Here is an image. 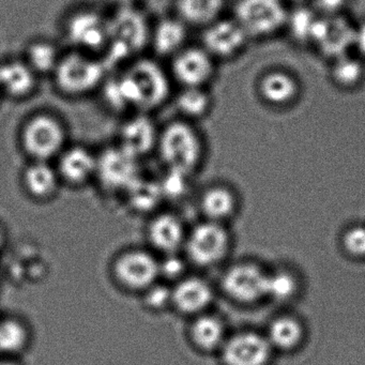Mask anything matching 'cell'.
<instances>
[{
	"mask_svg": "<svg viewBox=\"0 0 365 365\" xmlns=\"http://www.w3.org/2000/svg\"><path fill=\"white\" fill-rule=\"evenodd\" d=\"M40 82L41 78L21 55L0 61V95L3 99L29 101L39 93Z\"/></svg>",
	"mask_w": 365,
	"mask_h": 365,
	"instance_id": "d6986e66",
	"label": "cell"
},
{
	"mask_svg": "<svg viewBox=\"0 0 365 365\" xmlns=\"http://www.w3.org/2000/svg\"><path fill=\"white\" fill-rule=\"evenodd\" d=\"M249 37L232 16H223L200 31V44L219 63L236 58Z\"/></svg>",
	"mask_w": 365,
	"mask_h": 365,
	"instance_id": "9a60e30c",
	"label": "cell"
},
{
	"mask_svg": "<svg viewBox=\"0 0 365 365\" xmlns=\"http://www.w3.org/2000/svg\"><path fill=\"white\" fill-rule=\"evenodd\" d=\"M272 346L267 337L256 333H240L227 337L217 354L223 365H268Z\"/></svg>",
	"mask_w": 365,
	"mask_h": 365,
	"instance_id": "44dd1931",
	"label": "cell"
},
{
	"mask_svg": "<svg viewBox=\"0 0 365 365\" xmlns=\"http://www.w3.org/2000/svg\"><path fill=\"white\" fill-rule=\"evenodd\" d=\"M176 117L198 123L210 115L213 98L209 88H177L172 98Z\"/></svg>",
	"mask_w": 365,
	"mask_h": 365,
	"instance_id": "83f0119b",
	"label": "cell"
},
{
	"mask_svg": "<svg viewBox=\"0 0 365 365\" xmlns=\"http://www.w3.org/2000/svg\"><path fill=\"white\" fill-rule=\"evenodd\" d=\"M166 66L175 88H209L217 76V61L200 43H190Z\"/></svg>",
	"mask_w": 365,
	"mask_h": 365,
	"instance_id": "8fae6325",
	"label": "cell"
},
{
	"mask_svg": "<svg viewBox=\"0 0 365 365\" xmlns=\"http://www.w3.org/2000/svg\"><path fill=\"white\" fill-rule=\"evenodd\" d=\"M54 165L63 187L85 189L95 185L98 153L87 145L71 142L55 160Z\"/></svg>",
	"mask_w": 365,
	"mask_h": 365,
	"instance_id": "5bb4252c",
	"label": "cell"
},
{
	"mask_svg": "<svg viewBox=\"0 0 365 365\" xmlns=\"http://www.w3.org/2000/svg\"><path fill=\"white\" fill-rule=\"evenodd\" d=\"M288 14L284 0H236L230 16L251 40L272 37L285 29Z\"/></svg>",
	"mask_w": 365,
	"mask_h": 365,
	"instance_id": "9c48e42d",
	"label": "cell"
},
{
	"mask_svg": "<svg viewBox=\"0 0 365 365\" xmlns=\"http://www.w3.org/2000/svg\"><path fill=\"white\" fill-rule=\"evenodd\" d=\"M348 0H314L313 9L320 16H341Z\"/></svg>",
	"mask_w": 365,
	"mask_h": 365,
	"instance_id": "74e56055",
	"label": "cell"
},
{
	"mask_svg": "<svg viewBox=\"0 0 365 365\" xmlns=\"http://www.w3.org/2000/svg\"><path fill=\"white\" fill-rule=\"evenodd\" d=\"M302 337V328L294 318L281 317L274 320L269 328L267 337L272 347L289 350L296 347Z\"/></svg>",
	"mask_w": 365,
	"mask_h": 365,
	"instance_id": "d6a6232c",
	"label": "cell"
},
{
	"mask_svg": "<svg viewBox=\"0 0 365 365\" xmlns=\"http://www.w3.org/2000/svg\"><path fill=\"white\" fill-rule=\"evenodd\" d=\"M187 320L185 336L191 347L200 354L219 352L227 339L223 322L209 312Z\"/></svg>",
	"mask_w": 365,
	"mask_h": 365,
	"instance_id": "cb8c5ba5",
	"label": "cell"
},
{
	"mask_svg": "<svg viewBox=\"0 0 365 365\" xmlns=\"http://www.w3.org/2000/svg\"><path fill=\"white\" fill-rule=\"evenodd\" d=\"M155 155L163 170L194 176L206 155V143L197 123L176 116L162 123Z\"/></svg>",
	"mask_w": 365,
	"mask_h": 365,
	"instance_id": "7a4b0ae2",
	"label": "cell"
},
{
	"mask_svg": "<svg viewBox=\"0 0 365 365\" xmlns=\"http://www.w3.org/2000/svg\"><path fill=\"white\" fill-rule=\"evenodd\" d=\"M130 210L146 217L162 209L164 200L159 179H149L145 175L131 187L123 198Z\"/></svg>",
	"mask_w": 365,
	"mask_h": 365,
	"instance_id": "f1b7e54d",
	"label": "cell"
},
{
	"mask_svg": "<svg viewBox=\"0 0 365 365\" xmlns=\"http://www.w3.org/2000/svg\"><path fill=\"white\" fill-rule=\"evenodd\" d=\"M296 290V281L286 272L273 273L267 277V296L277 300H285Z\"/></svg>",
	"mask_w": 365,
	"mask_h": 365,
	"instance_id": "d590c367",
	"label": "cell"
},
{
	"mask_svg": "<svg viewBox=\"0 0 365 365\" xmlns=\"http://www.w3.org/2000/svg\"><path fill=\"white\" fill-rule=\"evenodd\" d=\"M16 140L26 161L54 163L71 143L69 125L55 110H37L23 119Z\"/></svg>",
	"mask_w": 365,
	"mask_h": 365,
	"instance_id": "3957f363",
	"label": "cell"
},
{
	"mask_svg": "<svg viewBox=\"0 0 365 365\" xmlns=\"http://www.w3.org/2000/svg\"><path fill=\"white\" fill-rule=\"evenodd\" d=\"M110 7V10L121 9V8L138 7L142 6L144 0H103Z\"/></svg>",
	"mask_w": 365,
	"mask_h": 365,
	"instance_id": "ab89813d",
	"label": "cell"
},
{
	"mask_svg": "<svg viewBox=\"0 0 365 365\" xmlns=\"http://www.w3.org/2000/svg\"><path fill=\"white\" fill-rule=\"evenodd\" d=\"M108 73L101 57L65 48L50 80L57 95L82 100L98 95Z\"/></svg>",
	"mask_w": 365,
	"mask_h": 365,
	"instance_id": "5b68a950",
	"label": "cell"
},
{
	"mask_svg": "<svg viewBox=\"0 0 365 365\" xmlns=\"http://www.w3.org/2000/svg\"><path fill=\"white\" fill-rule=\"evenodd\" d=\"M354 29L356 26L341 14L320 16L312 46L333 61L354 50Z\"/></svg>",
	"mask_w": 365,
	"mask_h": 365,
	"instance_id": "ffe728a7",
	"label": "cell"
},
{
	"mask_svg": "<svg viewBox=\"0 0 365 365\" xmlns=\"http://www.w3.org/2000/svg\"><path fill=\"white\" fill-rule=\"evenodd\" d=\"M98 153L95 185L108 196L125 197L131 187L142 178L143 162L123 150L118 145H106Z\"/></svg>",
	"mask_w": 365,
	"mask_h": 365,
	"instance_id": "ba28073f",
	"label": "cell"
},
{
	"mask_svg": "<svg viewBox=\"0 0 365 365\" xmlns=\"http://www.w3.org/2000/svg\"><path fill=\"white\" fill-rule=\"evenodd\" d=\"M189 266L182 252L160 256V281L173 285L189 274Z\"/></svg>",
	"mask_w": 365,
	"mask_h": 365,
	"instance_id": "e575fe53",
	"label": "cell"
},
{
	"mask_svg": "<svg viewBox=\"0 0 365 365\" xmlns=\"http://www.w3.org/2000/svg\"><path fill=\"white\" fill-rule=\"evenodd\" d=\"M267 277L268 274L255 264H237L223 275L222 288L234 300L254 302L267 296Z\"/></svg>",
	"mask_w": 365,
	"mask_h": 365,
	"instance_id": "7402d4cb",
	"label": "cell"
},
{
	"mask_svg": "<svg viewBox=\"0 0 365 365\" xmlns=\"http://www.w3.org/2000/svg\"><path fill=\"white\" fill-rule=\"evenodd\" d=\"M227 0H170V12L193 31L225 16Z\"/></svg>",
	"mask_w": 365,
	"mask_h": 365,
	"instance_id": "d4e9b609",
	"label": "cell"
},
{
	"mask_svg": "<svg viewBox=\"0 0 365 365\" xmlns=\"http://www.w3.org/2000/svg\"><path fill=\"white\" fill-rule=\"evenodd\" d=\"M354 48L359 54L365 57V22L354 29Z\"/></svg>",
	"mask_w": 365,
	"mask_h": 365,
	"instance_id": "f35d334b",
	"label": "cell"
},
{
	"mask_svg": "<svg viewBox=\"0 0 365 365\" xmlns=\"http://www.w3.org/2000/svg\"><path fill=\"white\" fill-rule=\"evenodd\" d=\"M160 128L161 125L157 123L153 114L132 113L121 118L114 143L143 162L155 155Z\"/></svg>",
	"mask_w": 365,
	"mask_h": 365,
	"instance_id": "7c38bea8",
	"label": "cell"
},
{
	"mask_svg": "<svg viewBox=\"0 0 365 365\" xmlns=\"http://www.w3.org/2000/svg\"><path fill=\"white\" fill-rule=\"evenodd\" d=\"M1 100H3V97H1V95H0V101H1Z\"/></svg>",
	"mask_w": 365,
	"mask_h": 365,
	"instance_id": "b9f144b4",
	"label": "cell"
},
{
	"mask_svg": "<svg viewBox=\"0 0 365 365\" xmlns=\"http://www.w3.org/2000/svg\"><path fill=\"white\" fill-rule=\"evenodd\" d=\"M63 51L65 48L61 42L51 38L35 37L26 42L21 56L40 78H50L63 56Z\"/></svg>",
	"mask_w": 365,
	"mask_h": 365,
	"instance_id": "484cf974",
	"label": "cell"
},
{
	"mask_svg": "<svg viewBox=\"0 0 365 365\" xmlns=\"http://www.w3.org/2000/svg\"><path fill=\"white\" fill-rule=\"evenodd\" d=\"M230 247V237L223 224L197 222L189 226L182 254L190 266L210 268L223 260Z\"/></svg>",
	"mask_w": 365,
	"mask_h": 365,
	"instance_id": "30bf717a",
	"label": "cell"
},
{
	"mask_svg": "<svg viewBox=\"0 0 365 365\" xmlns=\"http://www.w3.org/2000/svg\"><path fill=\"white\" fill-rule=\"evenodd\" d=\"M120 70L136 112L155 114L172 101L176 88L163 61L146 54L133 59Z\"/></svg>",
	"mask_w": 365,
	"mask_h": 365,
	"instance_id": "277c9868",
	"label": "cell"
},
{
	"mask_svg": "<svg viewBox=\"0 0 365 365\" xmlns=\"http://www.w3.org/2000/svg\"><path fill=\"white\" fill-rule=\"evenodd\" d=\"M108 40L102 61L110 71L146 55L153 19L142 6L110 10Z\"/></svg>",
	"mask_w": 365,
	"mask_h": 365,
	"instance_id": "6da1fadb",
	"label": "cell"
},
{
	"mask_svg": "<svg viewBox=\"0 0 365 365\" xmlns=\"http://www.w3.org/2000/svg\"><path fill=\"white\" fill-rule=\"evenodd\" d=\"M344 245L349 253L356 256L365 255V227L358 226L346 232Z\"/></svg>",
	"mask_w": 365,
	"mask_h": 365,
	"instance_id": "8d00e7d4",
	"label": "cell"
},
{
	"mask_svg": "<svg viewBox=\"0 0 365 365\" xmlns=\"http://www.w3.org/2000/svg\"><path fill=\"white\" fill-rule=\"evenodd\" d=\"M258 91L266 103L275 108L292 106L300 96V84L292 74L274 70L264 74L259 81Z\"/></svg>",
	"mask_w": 365,
	"mask_h": 365,
	"instance_id": "4316f807",
	"label": "cell"
},
{
	"mask_svg": "<svg viewBox=\"0 0 365 365\" xmlns=\"http://www.w3.org/2000/svg\"><path fill=\"white\" fill-rule=\"evenodd\" d=\"M172 286V312L181 317L206 313L215 299L212 286L205 277L190 272Z\"/></svg>",
	"mask_w": 365,
	"mask_h": 365,
	"instance_id": "2e32d148",
	"label": "cell"
},
{
	"mask_svg": "<svg viewBox=\"0 0 365 365\" xmlns=\"http://www.w3.org/2000/svg\"><path fill=\"white\" fill-rule=\"evenodd\" d=\"M331 78L341 88H356L365 78L364 63L350 53L337 57L332 61Z\"/></svg>",
	"mask_w": 365,
	"mask_h": 365,
	"instance_id": "4dcf8cb0",
	"label": "cell"
},
{
	"mask_svg": "<svg viewBox=\"0 0 365 365\" xmlns=\"http://www.w3.org/2000/svg\"><path fill=\"white\" fill-rule=\"evenodd\" d=\"M197 206L202 220L222 224L234 212L236 200L230 190L215 185L202 192Z\"/></svg>",
	"mask_w": 365,
	"mask_h": 365,
	"instance_id": "f546056e",
	"label": "cell"
},
{
	"mask_svg": "<svg viewBox=\"0 0 365 365\" xmlns=\"http://www.w3.org/2000/svg\"><path fill=\"white\" fill-rule=\"evenodd\" d=\"M19 182L23 194L39 205L54 202L63 189L56 168L51 162L26 161L21 170Z\"/></svg>",
	"mask_w": 365,
	"mask_h": 365,
	"instance_id": "ac0fdd59",
	"label": "cell"
},
{
	"mask_svg": "<svg viewBox=\"0 0 365 365\" xmlns=\"http://www.w3.org/2000/svg\"><path fill=\"white\" fill-rule=\"evenodd\" d=\"M0 365H25L22 358H10V356H0Z\"/></svg>",
	"mask_w": 365,
	"mask_h": 365,
	"instance_id": "60d3db41",
	"label": "cell"
},
{
	"mask_svg": "<svg viewBox=\"0 0 365 365\" xmlns=\"http://www.w3.org/2000/svg\"><path fill=\"white\" fill-rule=\"evenodd\" d=\"M319 18L313 8L299 7L292 11L289 10L285 29L294 41L312 46Z\"/></svg>",
	"mask_w": 365,
	"mask_h": 365,
	"instance_id": "1f68e13d",
	"label": "cell"
},
{
	"mask_svg": "<svg viewBox=\"0 0 365 365\" xmlns=\"http://www.w3.org/2000/svg\"><path fill=\"white\" fill-rule=\"evenodd\" d=\"M59 31L63 48L101 57L108 46V12L88 4L76 6L63 14Z\"/></svg>",
	"mask_w": 365,
	"mask_h": 365,
	"instance_id": "8992f818",
	"label": "cell"
},
{
	"mask_svg": "<svg viewBox=\"0 0 365 365\" xmlns=\"http://www.w3.org/2000/svg\"><path fill=\"white\" fill-rule=\"evenodd\" d=\"M34 339L35 331L29 318L12 312L0 315V356L22 358Z\"/></svg>",
	"mask_w": 365,
	"mask_h": 365,
	"instance_id": "603a6c76",
	"label": "cell"
},
{
	"mask_svg": "<svg viewBox=\"0 0 365 365\" xmlns=\"http://www.w3.org/2000/svg\"><path fill=\"white\" fill-rule=\"evenodd\" d=\"M187 230L189 226L179 213L160 209L147 217L145 225L146 247L159 256L181 253Z\"/></svg>",
	"mask_w": 365,
	"mask_h": 365,
	"instance_id": "4fadbf2b",
	"label": "cell"
},
{
	"mask_svg": "<svg viewBox=\"0 0 365 365\" xmlns=\"http://www.w3.org/2000/svg\"><path fill=\"white\" fill-rule=\"evenodd\" d=\"M191 31L190 27L172 12L155 19L151 25L149 55L163 63H168L175 55L191 43Z\"/></svg>",
	"mask_w": 365,
	"mask_h": 365,
	"instance_id": "e0dca14e",
	"label": "cell"
},
{
	"mask_svg": "<svg viewBox=\"0 0 365 365\" xmlns=\"http://www.w3.org/2000/svg\"><path fill=\"white\" fill-rule=\"evenodd\" d=\"M138 298L143 309L149 314L161 315L172 312V286L164 282H158Z\"/></svg>",
	"mask_w": 365,
	"mask_h": 365,
	"instance_id": "836d02e7",
	"label": "cell"
},
{
	"mask_svg": "<svg viewBox=\"0 0 365 365\" xmlns=\"http://www.w3.org/2000/svg\"><path fill=\"white\" fill-rule=\"evenodd\" d=\"M108 274L123 294L140 297L160 282V256L146 245L123 247L110 259Z\"/></svg>",
	"mask_w": 365,
	"mask_h": 365,
	"instance_id": "52a82bcc",
	"label": "cell"
}]
</instances>
